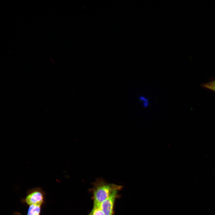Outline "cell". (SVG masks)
<instances>
[{
	"label": "cell",
	"instance_id": "3",
	"mask_svg": "<svg viewBox=\"0 0 215 215\" xmlns=\"http://www.w3.org/2000/svg\"><path fill=\"white\" fill-rule=\"evenodd\" d=\"M117 191H114L101 204L100 207L105 215H113V206Z\"/></svg>",
	"mask_w": 215,
	"mask_h": 215
},
{
	"label": "cell",
	"instance_id": "8",
	"mask_svg": "<svg viewBox=\"0 0 215 215\" xmlns=\"http://www.w3.org/2000/svg\"><path fill=\"white\" fill-rule=\"evenodd\" d=\"M215 83V79H213L211 81Z\"/></svg>",
	"mask_w": 215,
	"mask_h": 215
},
{
	"label": "cell",
	"instance_id": "2",
	"mask_svg": "<svg viewBox=\"0 0 215 215\" xmlns=\"http://www.w3.org/2000/svg\"><path fill=\"white\" fill-rule=\"evenodd\" d=\"M44 192L41 189L38 188L29 191L24 201L30 206L34 205L41 206L44 203Z\"/></svg>",
	"mask_w": 215,
	"mask_h": 215
},
{
	"label": "cell",
	"instance_id": "5",
	"mask_svg": "<svg viewBox=\"0 0 215 215\" xmlns=\"http://www.w3.org/2000/svg\"><path fill=\"white\" fill-rule=\"evenodd\" d=\"M139 100L141 103L142 106L144 108L148 107L150 105V102L148 99L143 95H141L139 97Z\"/></svg>",
	"mask_w": 215,
	"mask_h": 215
},
{
	"label": "cell",
	"instance_id": "1",
	"mask_svg": "<svg viewBox=\"0 0 215 215\" xmlns=\"http://www.w3.org/2000/svg\"><path fill=\"white\" fill-rule=\"evenodd\" d=\"M94 191V206H100L101 204L107 199L115 191L118 190L120 186L106 183L103 180H98Z\"/></svg>",
	"mask_w": 215,
	"mask_h": 215
},
{
	"label": "cell",
	"instance_id": "4",
	"mask_svg": "<svg viewBox=\"0 0 215 215\" xmlns=\"http://www.w3.org/2000/svg\"><path fill=\"white\" fill-rule=\"evenodd\" d=\"M41 207L40 206L30 205L27 215H40Z\"/></svg>",
	"mask_w": 215,
	"mask_h": 215
},
{
	"label": "cell",
	"instance_id": "6",
	"mask_svg": "<svg viewBox=\"0 0 215 215\" xmlns=\"http://www.w3.org/2000/svg\"><path fill=\"white\" fill-rule=\"evenodd\" d=\"M201 86L204 88L210 90L215 92V83L211 81L202 84Z\"/></svg>",
	"mask_w": 215,
	"mask_h": 215
},
{
	"label": "cell",
	"instance_id": "7",
	"mask_svg": "<svg viewBox=\"0 0 215 215\" xmlns=\"http://www.w3.org/2000/svg\"><path fill=\"white\" fill-rule=\"evenodd\" d=\"M91 213V215H105L100 206H94L93 210Z\"/></svg>",
	"mask_w": 215,
	"mask_h": 215
},
{
	"label": "cell",
	"instance_id": "9",
	"mask_svg": "<svg viewBox=\"0 0 215 215\" xmlns=\"http://www.w3.org/2000/svg\"><path fill=\"white\" fill-rule=\"evenodd\" d=\"M89 215H91V213L89 214Z\"/></svg>",
	"mask_w": 215,
	"mask_h": 215
}]
</instances>
